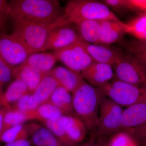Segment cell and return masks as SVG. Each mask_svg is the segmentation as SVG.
I'll return each instance as SVG.
<instances>
[{
    "instance_id": "6da1fadb",
    "label": "cell",
    "mask_w": 146,
    "mask_h": 146,
    "mask_svg": "<svg viewBox=\"0 0 146 146\" xmlns=\"http://www.w3.org/2000/svg\"><path fill=\"white\" fill-rule=\"evenodd\" d=\"M8 3L12 20L49 24L64 15L57 0H13Z\"/></svg>"
},
{
    "instance_id": "7a4b0ae2",
    "label": "cell",
    "mask_w": 146,
    "mask_h": 146,
    "mask_svg": "<svg viewBox=\"0 0 146 146\" xmlns=\"http://www.w3.org/2000/svg\"><path fill=\"white\" fill-rule=\"evenodd\" d=\"M14 33L30 53L44 51L49 35L54 29L71 25L65 14L57 21L49 24L30 23L12 20Z\"/></svg>"
},
{
    "instance_id": "3957f363",
    "label": "cell",
    "mask_w": 146,
    "mask_h": 146,
    "mask_svg": "<svg viewBox=\"0 0 146 146\" xmlns=\"http://www.w3.org/2000/svg\"><path fill=\"white\" fill-rule=\"evenodd\" d=\"M74 116L81 120L89 130H96L99 123L98 110L105 96L99 87L84 82L72 93Z\"/></svg>"
},
{
    "instance_id": "277c9868",
    "label": "cell",
    "mask_w": 146,
    "mask_h": 146,
    "mask_svg": "<svg viewBox=\"0 0 146 146\" xmlns=\"http://www.w3.org/2000/svg\"><path fill=\"white\" fill-rule=\"evenodd\" d=\"M64 14L71 24L86 20H119L104 3L92 0H71L66 5Z\"/></svg>"
},
{
    "instance_id": "5b68a950",
    "label": "cell",
    "mask_w": 146,
    "mask_h": 146,
    "mask_svg": "<svg viewBox=\"0 0 146 146\" xmlns=\"http://www.w3.org/2000/svg\"><path fill=\"white\" fill-rule=\"evenodd\" d=\"M103 94L119 105L129 107L146 103V85H136L119 80L109 82L99 87Z\"/></svg>"
},
{
    "instance_id": "8992f818",
    "label": "cell",
    "mask_w": 146,
    "mask_h": 146,
    "mask_svg": "<svg viewBox=\"0 0 146 146\" xmlns=\"http://www.w3.org/2000/svg\"><path fill=\"white\" fill-rule=\"evenodd\" d=\"M99 109V123L94 137L120 131L123 111L121 106L104 96L101 100Z\"/></svg>"
},
{
    "instance_id": "52a82bcc",
    "label": "cell",
    "mask_w": 146,
    "mask_h": 146,
    "mask_svg": "<svg viewBox=\"0 0 146 146\" xmlns=\"http://www.w3.org/2000/svg\"><path fill=\"white\" fill-rule=\"evenodd\" d=\"M82 41L55 50L53 54L57 60H60L72 70L81 73L94 62L82 45Z\"/></svg>"
},
{
    "instance_id": "ba28073f",
    "label": "cell",
    "mask_w": 146,
    "mask_h": 146,
    "mask_svg": "<svg viewBox=\"0 0 146 146\" xmlns=\"http://www.w3.org/2000/svg\"><path fill=\"white\" fill-rule=\"evenodd\" d=\"M118 80L136 85H146V70L132 55L123 54L115 65Z\"/></svg>"
},
{
    "instance_id": "9c48e42d",
    "label": "cell",
    "mask_w": 146,
    "mask_h": 146,
    "mask_svg": "<svg viewBox=\"0 0 146 146\" xmlns=\"http://www.w3.org/2000/svg\"><path fill=\"white\" fill-rule=\"evenodd\" d=\"M31 54L17 36L12 33H0V54L13 68L20 65Z\"/></svg>"
},
{
    "instance_id": "30bf717a",
    "label": "cell",
    "mask_w": 146,
    "mask_h": 146,
    "mask_svg": "<svg viewBox=\"0 0 146 146\" xmlns=\"http://www.w3.org/2000/svg\"><path fill=\"white\" fill-rule=\"evenodd\" d=\"M70 25L61 26L54 29L47 39L44 51L59 49L82 40L77 30Z\"/></svg>"
},
{
    "instance_id": "8fae6325",
    "label": "cell",
    "mask_w": 146,
    "mask_h": 146,
    "mask_svg": "<svg viewBox=\"0 0 146 146\" xmlns=\"http://www.w3.org/2000/svg\"><path fill=\"white\" fill-rule=\"evenodd\" d=\"M84 80L98 87L105 85L114 76L112 66L94 62L81 72Z\"/></svg>"
},
{
    "instance_id": "7c38bea8",
    "label": "cell",
    "mask_w": 146,
    "mask_h": 146,
    "mask_svg": "<svg viewBox=\"0 0 146 146\" xmlns=\"http://www.w3.org/2000/svg\"><path fill=\"white\" fill-rule=\"evenodd\" d=\"M82 43L93 60L97 63L115 66L124 54L103 45L90 44L84 41Z\"/></svg>"
},
{
    "instance_id": "4fadbf2b",
    "label": "cell",
    "mask_w": 146,
    "mask_h": 146,
    "mask_svg": "<svg viewBox=\"0 0 146 146\" xmlns=\"http://www.w3.org/2000/svg\"><path fill=\"white\" fill-rule=\"evenodd\" d=\"M52 76L58 86L73 93L85 82L81 73L62 66H58L47 73Z\"/></svg>"
},
{
    "instance_id": "5bb4252c",
    "label": "cell",
    "mask_w": 146,
    "mask_h": 146,
    "mask_svg": "<svg viewBox=\"0 0 146 146\" xmlns=\"http://www.w3.org/2000/svg\"><path fill=\"white\" fill-rule=\"evenodd\" d=\"M31 143L35 146H65L45 125L36 123L27 125Z\"/></svg>"
},
{
    "instance_id": "9a60e30c",
    "label": "cell",
    "mask_w": 146,
    "mask_h": 146,
    "mask_svg": "<svg viewBox=\"0 0 146 146\" xmlns=\"http://www.w3.org/2000/svg\"><path fill=\"white\" fill-rule=\"evenodd\" d=\"M100 33L97 44L109 45L117 42L125 34V23L119 20L99 21Z\"/></svg>"
},
{
    "instance_id": "2e32d148",
    "label": "cell",
    "mask_w": 146,
    "mask_h": 146,
    "mask_svg": "<svg viewBox=\"0 0 146 146\" xmlns=\"http://www.w3.org/2000/svg\"><path fill=\"white\" fill-rule=\"evenodd\" d=\"M146 125V103L136 104L123 111L120 131H127Z\"/></svg>"
},
{
    "instance_id": "e0dca14e",
    "label": "cell",
    "mask_w": 146,
    "mask_h": 146,
    "mask_svg": "<svg viewBox=\"0 0 146 146\" xmlns=\"http://www.w3.org/2000/svg\"><path fill=\"white\" fill-rule=\"evenodd\" d=\"M12 77L20 80L33 94L46 74L35 66L31 65H19L12 69Z\"/></svg>"
},
{
    "instance_id": "ac0fdd59",
    "label": "cell",
    "mask_w": 146,
    "mask_h": 146,
    "mask_svg": "<svg viewBox=\"0 0 146 146\" xmlns=\"http://www.w3.org/2000/svg\"><path fill=\"white\" fill-rule=\"evenodd\" d=\"M47 102L55 106L65 116L74 115L72 96L65 88L58 86Z\"/></svg>"
},
{
    "instance_id": "d6986e66",
    "label": "cell",
    "mask_w": 146,
    "mask_h": 146,
    "mask_svg": "<svg viewBox=\"0 0 146 146\" xmlns=\"http://www.w3.org/2000/svg\"><path fill=\"white\" fill-rule=\"evenodd\" d=\"M58 86L55 79L46 73L33 93L35 101L39 105L47 102Z\"/></svg>"
},
{
    "instance_id": "ffe728a7",
    "label": "cell",
    "mask_w": 146,
    "mask_h": 146,
    "mask_svg": "<svg viewBox=\"0 0 146 146\" xmlns=\"http://www.w3.org/2000/svg\"><path fill=\"white\" fill-rule=\"evenodd\" d=\"M80 36L84 42L97 44L100 33L99 21L86 20L76 25Z\"/></svg>"
},
{
    "instance_id": "44dd1931",
    "label": "cell",
    "mask_w": 146,
    "mask_h": 146,
    "mask_svg": "<svg viewBox=\"0 0 146 146\" xmlns=\"http://www.w3.org/2000/svg\"><path fill=\"white\" fill-rule=\"evenodd\" d=\"M56 61L57 59L53 53H34L30 54L21 65H33L42 72L46 74L52 70Z\"/></svg>"
},
{
    "instance_id": "7402d4cb",
    "label": "cell",
    "mask_w": 146,
    "mask_h": 146,
    "mask_svg": "<svg viewBox=\"0 0 146 146\" xmlns=\"http://www.w3.org/2000/svg\"><path fill=\"white\" fill-rule=\"evenodd\" d=\"M67 116L61 115L44 123L65 146H76L69 139L66 131Z\"/></svg>"
},
{
    "instance_id": "603a6c76",
    "label": "cell",
    "mask_w": 146,
    "mask_h": 146,
    "mask_svg": "<svg viewBox=\"0 0 146 146\" xmlns=\"http://www.w3.org/2000/svg\"><path fill=\"white\" fill-rule=\"evenodd\" d=\"M67 116V134L70 141L77 145L85 138L87 128L84 123L78 118L74 115Z\"/></svg>"
},
{
    "instance_id": "cb8c5ba5",
    "label": "cell",
    "mask_w": 146,
    "mask_h": 146,
    "mask_svg": "<svg viewBox=\"0 0 146 146\" xmlns=\"http://www.w3.org/2000/svg\"><path fill=\"white\" fill-rule=\"evenodd\" d=\"M28 94L31 93L26 85L20 80H15L4 93L3 107L11 106L22 97Z\"/></svg>"
},
{
    "instance_id": "d4e9b609",
    "label": "cell",
    "mask_w": 146,
    "mask_h": 146,
    "mask_svg": "<svg viewBox=\"0 0 146 146\" xmlns=\"http://www.w3.org/2000/svg\"><path fill=\"white\" fill-rule=\"evenodd\" d=\"M125 33L132 35L137 40L146 42V13L125 23Z\"/></svg>"
},
{
    "instance_id": "484cf974",
    "label": "cell",
    "mask_w": 146,
    "mask_h": 146,
    "mask_svg": "<svg viewBox=\"0 0 146 146\" xmlns=\"http://www.w3.org/2000/svg\"><path fill=\"white\" fill-rule=\"evenodd\" d=\"M29 114L31 120H37L43 123L63 115L59 110L48 102L40 105L35 110L29 112Z\"/></svg>"
},
{
    "instance_id": "4316f807",
    "label": "cell",
    "mask_w": 146,
    "mask_h": 146,
    "mask_svg": "<svg viewBox=\"0 0 146 146\" xmlns=\"http://www.w3.org/2000/svg\"><path fill=\"white\" fill-rule=\"evenodd\" d=\"M30 120L27 113L18 111L12 108L11 106L7 107V110L4 116L2 133L12 127L23 124L24 123Z\"/></svg>"
},
{
    "instance_id": "83f0119b",
    "label": "cell",
    "mask_w": 146,
    "mask_h": 146,
    "mask_svg": "<svg viewBox=\"0 0 146 146\" xmlns=\"http://www.w3.org/2000/svg\"><path fill=\"white\" fill-rule=\"evenodd\" d=\"M29 137L26 125L23 124L15 126L6 130L2 134L1 141L6 144L28 140Z\"/></svg>"
},
{
    "instance_id": "f1b7e54d",
    "label": "cell",
    "mask_w": 146,
    "mask_h": 146,
    "mask_svg": "<svg viewBox=\"0 0 146 146\" xmlns=\"http://www.w3.org/2000/svg\"><path fill=\"white\" fill-rule=\"evenodd\" d=\"M125 48L143 65L146 70V42L136 40L125 43Z\"/></svg>"
},
{
    "instance_id": "f546056e",
    "label": "cell",
    "mask_w": 146,
    "mask_h": 146,
    "mask_svg": "<svg viewBox=\"0 0 146 146\" xmlns=\"http://www.w3.org/2000/svg\"><path fill=\"white\" fill-rule=\"evenodd\" d=\"M39 106L35 101L33 94H28L22 97L11 107L21 112L28 113L34 111Z\"/></svg>"
},
{
    "instance_id": "4dcf8cb0",
    "label": "cell",
    "mask_w": 146,
    "mask_h": 146,
    "mask_svg": "<svg viewBox=\"0 0 146 146\" xmlns=\"http://www.w3.org/2000/svg\"><path fill=\"white\" fill-rule=\"evenodd\" d=\"M5 62L0 54V84H3L11 80L12 77V69Z\"/></svg>"
},
{
    "instance_id": "1f68e13d",
    "label": "cell",
    "mask_w": 146,
    "mask_h": 146,
    "mask_svg": "<svg viewBox=\"0 0 146 146\" xmlns=\"http://www.w3.org/2000/svg\"><path fill=\"white\" fill-rule=\"evenodd\" d=\"M117 135L110 141L109 146H137L129 134L122 133Z\"/></svg>"
},
{
    "instance_id": "d6a6232c",
    "label": "cell",
    "mask_w": 146,
    "mask_h": 146,
    "mask_svg": "<svg viewBox=\"0 0 146 146\" xmlns=\"http://www.w3.org/2000/svg\"><path fill=\"white\" fill-rule=\"evenodd\" d=\"M104 3L108 7L117 11L132 9L130 0H105Z\"/></svg>"
},
{
    "instance_id": "836d02e7",
    "label": "cell",
    "mask_w": 146,
    "mask_h": 146,
    "mask_svg": "<svg viewBox=\"0 0 146 146\" xmlns=\"http://www.w3.org/2000/svg\"><path fill=\"white\" fill-rule=\"evenodd\" d=\"M9 8L8 2L0 0V31L5 28L9 15Z\"/></svg>"
},
{
    "instance_id": "e575fe53",
    "label": "cell",
    "mask_w": 146,
    "mask_h": 146,
    "mask_svg": "<svg viewBox=\"0 0 146 146\" xmlns=\"http://www.w3.org/2000/svg\"><path fill=\"white\" fill-rule=\"evenodd\" d=\"M124 132H127L129 135L133 136L136 140L146 139V125Z\"/></svg>"
},
{
    "instance_id": "d590c367",
    "label": "cell",
    "mask_w": 146,
    "mask_h": 146,
    "mask_svg": "<svg viewBox=\"0 0 146 146\" xmlns=\"http://www.w3.org/2000/svg\"><path fill=\"white\" fill-rule=\"evenodd\" d=\"M2 146H31V143L28 140H24L6 144L5 145Z\"/></svg>"
},
{
    "instance_id": "8d00e7d4",
    "label": "cell",
    "mask_w": 146,
    "mask_h": 146,
    "mask_svg": "<svg viewBox=\"0 0 146 146\" xmlns=\"http://www.w3.org/2000/svg\"><path fill=\"white\" fill-rule=\"evenodd\" d=\"M7 107H3L1 109H0V141H1V136L2 134V128L3 121L4 116L5 114Z\"/></svg>"
},
{
    "instance_id": "74e56055",
    "label": "cell",
    "mask_w": 146,
    "mask_h": 146,
    "mask_svg": "<svg viewBox=\"0 0 146 146\" xmlns=\"http://www.w3.org/2000/svg\"><path fill=\"white\" fill-rule=\"evenodd\" d=\"M94 146H109L108 143H106L102 140H100L97 143H95Z\"/></svg>"
},
{
    "instance_id": "f35d334b",
    "label": "cell",
    "mask_w": 146,
    "mask_h": 146,
    "mask_svg": "<svg viewBox=\"0 0 146 146\" xmlns=\"http://www.w3.org/2000/svg\"><path fill=\"white\" fill-rule=\"evenodd\" d=\"M4 99V93L3 92L2 86L0 84V105L3 106Z\"/></svg>"
},
{
    "instance_id": "ab89813d",
    "label": "cell",
    "mask_w": 146,
    "mask_h": 146,
    "mask_svg": "<svg viewBox=\"0 0 146 146\" xmlns=\"http://www.w3.org/2000/svg\"><path fill=\"white\" fill-rule=\"evenodd\" d=\"M95 141H94V138H92L90 139V141L84 144L81 146H94L95 145Z\"/></svg>"
},
{
    "instance_id": "60d3db41",
    "label": "cell",
    "mask_w": 146,
    "mask_h": 146,
    "mask_svg": "<svg viewBox=\"0 0 146 146\" xmlns=\"http://www.w3.org/2000/svg\"><path fill=\"white\" fill-rule=\"evenodd\" d=\"M138 142L143 146H146V139H137Z\"/></svg>"
},
{
    "instance_id": "b9f144b4",
    "label": "cell",
    "mask_w": 146,
    "mask_h": 146,
    "mask_svg": "<svg viewBox=\"0 0 146 146\" xmlns=\"http://www.w3.org/2000/svg\"><path fill=\"white\" fill-rule=\"evenodd\" d=\"M1 106V105H0V106Z\"/></svg>"
}]
</instances>
